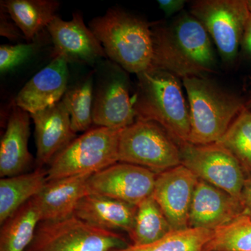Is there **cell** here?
<instances>
[{
    "instance_id": "17",
    "label": "cell",
    "mask_w": 251,
    "mask_h": 251,
    "mask_svg": "<svg viewBox=\"0 0 251 251\" xmlns=\"http://www.w3.org/2000/svg\"><path fill=\"white\" fill-rule=\"evenodd\" d=\"M30 115L14 105L0 142V176L23 174L29 169L33 157L28 149Z\"/></svg>"
},
{
    "instance_id": "4",
    "label": "cell",
    "mask_w": 251,
    "mask_h": 251,
    "mask_svg": "<svg viewBox=\"0 0 251 251\" xmlns=\"http://www.w3.org/2000/svg\"><path fill=\"white\" fill-rule=\"evenodd\" d=\"M191 117L188 143L209 145L219 142L245 108L242 99L204 76L183 77Z\"/></svg>"
},
{
    "instance_id": "10",
    "label": "cell",
    "mask_w": 251,
    "mask_h": 251,
    "mask_svg": "<svg viewBox=\"0 0 251 251\" xmlns=\"http://www.w3.org/2000/svg\"><path fill=\"white\" fill-rule=\"evenodd\" d=\"M156 176V173L148 168L117 163L91 175L87 183L88 194L138 206L152 195Z\"/></svg>"
},
{
    "instance_id": "16",
    "label": "cell",
    "mask_w": 251,
    "mask_h": 251,
    "mask_svg": "<svg viewBox=\"0 0 251 251\" xmlns=\"http://www.w3.org/2000/svg\"><path fill=\"white\" fill-rule=\"evenodd\" d=\"M92 117L97 126L115 129H124L135 121L133 100L125 77L113 75L100 86L94 102Z\"/></svg>"
},
{
    "instance_id": "26",
    "label": "cell",
    "mask_w": 251,
    "mask_h": 251,
    "mask_svg": "<svg viewBox=\"0 0 251 251\" xmlns=\"http://www.w3.org/2000/svg\"><path fill=\"white\" fill-rule=\"evenodd\" d=\"M71 117L75 133L87 131L93 124V76L68 90L63 97Z\"/></svg>"
},
{
    "instance_id": "3",
    "label": "cell",
    "mask_w": 251,
    "mask_h": 251,
    "mask_svg": "<svg viewBox=\"0 0 251 251\" xmlns=\"http://www.w3.org/2000/svg\"><path fill=\"white\" fill-rule=\"evenodd\" d=\"M90 28L105 54L126 72L138 75L151 67L153 56L151 25L120 9H109L90 21Z\"/></svg>"
},
{
    "instance_id": "19",
    "label": "cell",
    "mask_w": 251,
    "mask_h": 251,
    "mask_svg": "<svg viewBox=\"0 0 251 251\" xmlns=\"http://www.w3.org/2000/svg\"><path fill=\"white\" fill-rule=\"evenodd\" d=\"M136 208L113 198L87 194L77 203L74 215L99 228L128 234L134 224Z\"/></svg>"
},
{
    "instance_id": "20",
    "label": "cell",
    "mask_w": 251,
    "mask_h": 251,
    "mask_svg": "<svg viewBox=\"0 0 251 251\" xmlns=\"http://www.w3.org/2000/svg\"><path fill=\"white\" fill-rule=\"evenodd\" d=\"M47 171L36 168L31 173L0 179V224L40 193L47 183Z\"/></svg>"
},
{
    "instance_id": "33",
    "label": "cell",
    "mask_w": 251,
    "mask_h": 251,
    "mask_svg": "<svg viewBox=\"0 0 251 251\" xmlns=\"http://www.w3.org/2000/svg\"><path fill=\"white\" fill-rule=\"evenodd\" d=\"M248 8H249V11L251 14V0H247Z\"/></svg>"
},
{
    "instance_id": "6",
    "label": "cell",
    "mask_w": 251,
    "mask_h": 251,
    "mask_svg": "<svg viewBox=\"0 0 251 251\" xmlns=\"http://www.w3.org/2000/svg\"><path fill=\"white\" fill-rule=\"evenodd\" d=\"M129 245L118 232L99 228L72 215L41 221L25 251H111Z\"/></svg>"
},
{
    "instance_id": "14",
    "label": "cell",
    "mask_w": 251,
    "mask_h": 251,
    "mask_svg": "<svg viewBox=\"0 0 251 251\" xmlns=\"http://www.w3.org/2000/svg\"><path fill=\"white\" fill-rule=\"evenodd\" d=\"M68 64L69 62L62 56L54 57L18 92L15 105L33 114L60 101L68 90Z\"/></svg>"
},
{
    "instance_id": "9",
    "label": "cell",
    "mask_w": 251,
    "mask_h": 251,
    "mask_svg": "<svg viewBox=\"0 0 251 251\" xmlns=\"http://www.w3.org/2000/svg\"><path fill=\"white\" fill-rule=\"evenodd\" d=\"M191 14L202 23L222 58L232 61L242 44L250 11L247 0H197Z\"/></svg>"
},
{
    "instance_id": "18",
    "label": "cell",
    "mask_w": 251,
    "mask_h": 251,
    "mask_svg": "<svg viewBox=\"0 0 251 251\" xmlns=\"http://www.w3.org/2000/svg\"><path fill=\"white\" fill-rule=\"evenodd\" d=\"M92 174L74 175L48 181L38 196L42 221H54L74 215L77 203L88 194Z\"/></svg>"
},
{
    "instance_id": "22",
    "label": "cell",
    "mask_w": 251,
    "mask_h": 251,
    "mask_svg": "<svg viewBox=\"0 0 251 251\" xmlns=\"http://www.w3.org/2000/svg\"><path fill=\"white\" fill-rule=\"evenodd\" d=\"M1 6L27 40H33L56 17L59 2L54 0H6Z\"/></svg>"
},
{
    "instance_id": "13",
    "label": "cell",
    "mask_w": 251,
    "mask_h": 251,
    "mask_svg": "<svg viewBox=\"0 0 251 251\" xmlns=\"http://www.w3.org/2000/svg\"><path fill=\"white\" fill-rule=\"evenodd\" d=\"M29 115L35 129L36 168H43L76 138V133L73 130L63 99L45 110Z\"/></svg>"
},
{
    "instance_id": "7",
    "label": "cell",
    "mask_w": 251,
    "mask_h": 251,
    "mask_svg": "<svg viewBox=\"0 0 251 251\" xmlns=\"http://www.w3.org/2000/svg\"><path fill=\"white\" fill-rule=\"evenodd\" d=\"M119 161L163 173L181 164L179 146L156 122L137 118L120 133Z\"/></svg>"
},
{
    "instance_id": "11",
    "label": "cell",
    "mask_w": 251,
    "mask_h": 251,
    "mask_svg": "<svg viewBox=\"0 0 251 251\" xmlns=\"http://www.w3.org/2000/svg\"><path fill=\"white\" fill-rule=\"evenodd\" d=\"M199 179L183 165L157 175L151 196L174 231L188 227V218Z\"/></svg>"
},
{
    "instance_id": "30",
    "label": "cell",
    "mask_w": 251,
    "mask_h": 251,
    "mask_svg": "<svg viewBox=\"0 0 251 251\" xmlns=\"http://www.w3.org/2000/svg\"><path fill=\"white\" fill-rule=\"evenodd\" d=\"M242 214L251 218V176L247 178L240 198Z\"/></svg>"
},
{
    "instance_id": "23",
    "label": "cell",
    "mask_w": 251,
    "mask_h": 251,
    "mask_svg": "<svg viewBox=\"0 0 251 251\" xmlns=\"http://www.w3.org/2000/svg\"><path fill=\"white\" fill-rule=\"evenodd\" d=\"M173 230L161 207L152 196L144 200L136 208L134 224L129 235L133 246L151 244Z\"/></svg>"
},
{
    "instance_id": "24",
    "label": "cell",
    "mask_w": 251,
    "mask_h": 251,
    "mask_svg": "<svg viewBox=\"0 0 251 251\" xmlns=\"http://www.w3.org/2000/svg\"><path fill=\"white\" fill-rule=\"evenodd\" d=\"M213 230L202 228H188L172 231L164 237L143 246H128L111 251H205Z\"/></svg>"
},
{
    "instance_id": "32",
    "label": "cell",
    "mask_w": 251,
    "mask_h": 251,
    "mask_svg": "<svg viewBox=\"0 0 251 251\" xmlns=\"http://www.w3.org/2000/svg\"><path fill=\"white\" fill-rule=\"evenodd\" d=\"M242 44L247 53L251 56V14L244 28Z\"/></svg>"
},
{
    "instance_id": "12",
    "label": "cell",
    "mask_w": 251,
    "mask_h": 251,
    "mask_svg": "<svg viewBox=\"0 0 251 251\" xmlns=\"http://www.w3.org/2000/svg\"><path fill=\"white\" fill-rule=\"evenodd\" d=\"M47 29L53 43V58L62 56L69 62L90 63L106 56L100 41L85 25L80 14H74L69 21L57 16Z\"/></svg>"
},
{
    "instance_id": "29",
    "label": "cell",
    "mask_w": 251,
    "mask_h": 251,
    "mask_svg": "<svg viewBox=\"0 0 251 251\" xmlns=\"http://www.w3.org/2000/svg\"><path fill=\"white\" fill-rule=\"evenodd\" d=\"M186 2L184 0H158V4L167 16H171L182 10Z\"/></svg>"
},
{
    "instance_id": "27",
    "label": "cell",
    "mask_w": 251,
    "mask_h": 251,
    "mask_svg": "<svg viewBox=\"0 0 251 251\" xmlns=\"http://www.w3.org/2000/svg\"><path fill=\"white\" fill-rule=\"evenodd\" d=\"M217 143L233 153L244 171L251 175V110L243 109Z\"/></svg>"
},
{
    "instance_id": "34",
    "label": "cell",
    "mask_w": 251,
    "mask_h": 251,
    "mask_svg": "<svg viewBox=\"0 0 251 251\" xmlns=\"http://www.w3.org/2000/svg\"><path fill=\"white\" fill-rule=\"evenodd\" d=\"M246 107H247L248 109H249V110H251V99L250 101H249V103L247 104V106Z\"/></svg>"
},
{
    "instance_id": "31",
    "label": "cell",
    "mask_w": 251,
    "mask_h": 251,
    "mask_svg": "<svg viewBox=\"0 0 251 251\" xmlns=\"http://www.w3.org/2000/svg\"><path fill=\"white\" fill-rule=\"evenodd\" d=\"M12 23L8 21L7 18H5L2 14L1 15V36L7 37L10 39H16L19 36L20 34L18 31L17 26H14ZM20 30V29H19Z\"/></svg>"
},
{
    "instance_id": "25",
    "label": "cell",
    "mask_w": 251,
    "mask_h": 251,
    "mask_svg": "<svg viewBox=\"0 0 251 251\" xmlns=\"http://www.w3.org/2000/svg\"><path fill=\"white\" fill-rule=\"evenodd\" d=\"M205 251H251V218L242 214L213 230Z\"/></svg>"
},
{
    "instance_id": "1",
    "label": "cell",
    "mask_w": 251,
    "mask_h": 251,
    "mask_svg": "<svg viewBox=\"0 0 251 251\" xmlns=\"http://www.w3.org/2000/svg\"><path fill=\"white\" fill-rule=\"evenodd\" d=\"M153 56L150 68L179 77L204 76L212 70L215 55L209 33L193 15H180L171 25L151 28Z\"/></svg>"
},
{
    "instance_id": "8",
    "label": "cell",
    "mask_w": 251,
    "mask_h": 251,
    "mask_svg": "<svg viewBox=\"0 0 251 251\" xmlns=\"http://www.w3.org/2000/svg\"><path fill=\"white\" fill-rule=\"evenodd\" d=\"M181 165L199 179L221 188L240 200L245 184V171L239 160L219 143L179 145Z\"/></svg>"
},
{
    "instance_id": "15",
    "label": "cell",
    "mask_w": 251,
    "mask_h": 251,
    "mask_svg": "<svg viewBox=\"0 0 251 251\" xmlns=\"http://www.w3.org/2000/svg\"><path fill=\"white\" fill-rule=\"evenodd\" d=\"M242 214L240 200L214 185L198 180L190 209L189 228L214 230Z\"/></svg>"
},
{
    "instance_id": "28",
    "label": "cell",
    "mask_w": 251,
    "mask_h": 251,
    "mask_svg": "<svg viewBox=\"0 0 251 251\" xmlns=\"http://www.w3.org/2000/svg\"><path fill=\"white\" fill-rule=\"evenodd\" d=\"M34 44H20L0 46V72H10L21 65L34 53Z\"/></svg>"
},
{
    "instance_id": "2",
    "label": "cell",
    "mask_w": 251,
    "mask_h": 251,
    "mask_svg": "<svg viewBox=\"0 0 251 251\" xmlns=\"http://www.w3.org/2000/svg\"><path fill=\"white\" fill-rule=\"evenodd\" d=\"M137 75L138 89L133 99L136 119L156 122L179 145L188 143L191 117L180 77L156 68Z\"/></svg>"
},
{
    "instance_id": "21",
    "label": "cell",
    "mask_w": 251,
    "mask_h": 251,
    "mask_svg": "<svg viewBox=\"0 0 251 251\" xmlns=\"http://www.w3.org/2000/svg\"><path fill=\"white\" fill-rule=\"evenodd\" d=\"M41 221L40 208L34 197L1 225L0 251L27 250Z\"/></svg>"
},
{
    "instance_id": "5",
    "label": "cell",
    "mask_w": 251,
    "mask_h": 251,
    "mask_svg": "<svg viewBox=\"0 0 251 251\" xmlns=\"http://www.w3.org/2000/svg\"><path fill=\"white\" fill-rule=\"evenodd\" d=\"M122 130L97 126L73 140L49 165L48 181L94 174L117 163Z\"/></svg>"
}]
</instances>
